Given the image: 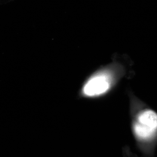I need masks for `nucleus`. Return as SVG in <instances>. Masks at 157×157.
<instances>
[{
	"label": "nucleus",
	"instance_id": "f257e3e1",
	"mask_svg": "<svg viewBox=\"0 0 157 157\" xmlns=\"http://www.w3.org/2000/svg\"><path fill=\"white\" fill-rule=\"evenodd\" d=\"M157 127L156 113L151 110L140 113L134 125L135 135L141 140H148L155 133Z\"/></svg>",
	"mask_w": 157,
	"mask_h": 157
},
{
	"label": "nucleus",
	"instance_id": "f03ea898",
	"mask_svg": "<svg viewBox=\"0 0 157 157\" xmlns=\"http://www.w3.org/2000/svg\"><path fill=\"white\" fill-rule=\"evenodd\" d=\"M111 84L110 76L107 73H98L93 76L85 84L82 93L87 97H95L104 94Z\"/></svg>",
	"mask_w": 157,
	"mask_h": 157
}]
</instances>
